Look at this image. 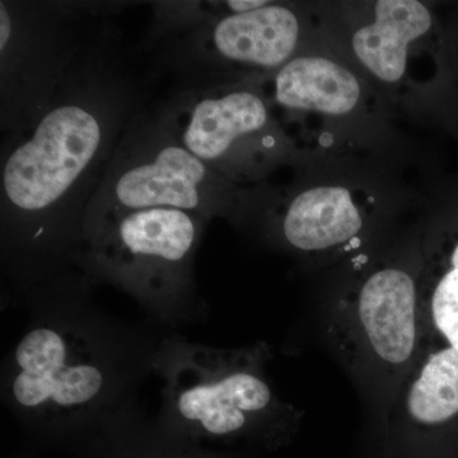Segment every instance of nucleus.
Here are the masks:
<instances>
[{
    "label": "nucleus",
    "mask_w": 458,
    "mask_h": 458,
    "mask_svg": "<svg viewBox=\"0 0 458 458\" xmlns=\"http://www.w3.org/2000/svg\"><path fill=\"white\" fill-rule=\"evenodd\" d=\"M143 106L144 83L106 27L32 125L3 141L7 236L27 249L83 241L90 201Z\"/></svg>",
    "instance_id": "nucleus-1"
},
{
    "label": "nucleus",
    "mask_w": 458,
    "mask_h": 458,
    "mask_svg": "<svg viewBox=\"0 0 458 458\" xmlns=\"http://www.w3.org/2000/svg\"><path fill=\"white\" fill-rule=\"evenodd\" d=\"M113 3L0 2V128L38 119L93 40Z\"/></svg>",
    "instance_id": "nucleus-2"
},
{
    "label": "nucleus",
    "mask_w": 458,
    "mask_h": 458,
    "mask_svg": "<svg viewBox=\"0 0 458 458\" xmlns=\"http://www.w3.org/2000/svg\"><path fill=\"white\" fill-rule=\"evenodd\" d=\"M229 199L228 181L183 147L153 108L143 106L87 209L83 242L122 214L177 208L210 219L227 208Z\"/></svg>",
    "instance_id": "nucleus-3"
},
{
    "label": "nucleus",
    "mask_w": 458,
    "mask_h": 458,
    "mask_svg": "<svg viewBox=\"0 0 458 458\" xmlns=\"http://www.w3.org/2000/svg\"><path fill=\"white\" fill-rule=\"evenodd\" d=\"M300 38V21L284 5L214 18L191 31L156 42L155 66L174 72L181 89H195L221 63L276 69L288 63Z\"/></svg>",
    "instance_id": "nucleus-4"
},
{
    "label": "nucleus",
    "mask_w": 458,
    "mask_h": 458,
    "mask_svg": "<svg viewBox=\"0 0 458 458\" xmlns=\"http://www.w3.org/2000/svg\"><path fill=\"white\" fill-rule=\"evenodd\" d=\"M208 219L177 208H150L116 216L84 241L99 269L134 288L182 284Z\"/></svg>",
    "instance_id": "nucleus-5"
},
{
    "label": "nucleus",
    "mask_w": 458,
    "mask_h": 458,
    "mask_svg": "<svg viewBox=\"0 0 458 458\" xmlns=\"http://www.w3.org/2000/svg\"><path fill=\"white\" fill-rule=\"evenodd\" d=\"M153 110L183 147L227 181L245 165V153L255 156L254 144L276 146L269 108L254 90L179 89Z\"/></svg>",
    "instance_id": "nucleus-6"
},
{
    "label": "nucleus",
    "mask_w": 458,
    "mask_h": 458,
    "mask_svg": "<svg viewBox=\"0 0 458 458\" xmlns=\"http://www.w3.org/2000/svg\"><path fill=\"white\" fill-rule=\"evenodd\" d=\"M14 363L12 394L31 411H78L105 386L104 370L86 342L59 328L30 331L18 344Z\"/></svg>",
    "instance_id": "nucleus-7"
},
{
    "label": "nucleus",
    "mask_w": 458,
    "mask_h": 458,
    "mask_svg": "<svg viewBox=\"0 0 458 458\" xmlns=\"http://www.w3.org/2000/svg\"><path fill=\"white\" fill-rule=\"evenodd\" d=\"M174 388L177 415L212 436H228L246 426L249 415L270 405L269 386L254 373L213 375L200 367L181 370Z\"/></svg>",
    "instance_id": "nucleus-8"
},
{
    "label": "nucleus",
    "mask_w": 458,
    "mask_h": 458,
    "mask_svg": "<svg viewBox=\"0 0 458 458\" xmlns=\"http://www.w3.org/2000/svg\"><path fill=\"white\" fill-rule=\"evenodd\" d=\"M417 292L403 270L373 274L361 288L358 311L370 346L382 360L403 364L417 342Z\"/></svg>",
    "instance_id": "nucleus-9"
},
{
    "label": "nucleus",
    "mask_w": 458,
    "mask_h": 458,
    "mask_svg": "<svg viewBox=\"0 0 458 458\" xmlns=\"http://www.w3.org/2000/svg\"><path fill=\"white\" fill-rule=\"evenodd\" d=\"M376 21L352 38L355 55L379 80L394 83L403 77L410 42L426 35L432 16L417 0H379Z\"/></svg>",
    "instance_id": "nucleus-10"
},
{
    "label": "nucleus",
    "mask_w": 458,
    "mask_h": 458,
    "mask_svg": "<svg viewBox=\"0 0 458 458\" xmlns=\"http://www.w3.org/2000/svg\"><path fill=\"white\" fill-rule=\"evenodd\" d=\"M360 98L355 75L324 57H295L274 78V99L280 106L344 114L357 106Z\"/></svg>",
    "instance_id": "nucleus-11"
},
{
    "label": "nucleus",
    "mask_w": 458,
    "mask_h": 458,
    "mask_svg": "<svg viewBox=\"0 0 458 458\" xmlns=\"http://www.w3.org/2000/svg\"><path fill=\"white\" fill-rule=\"evenodd\" d=\"M363 221L344 188L307 190L289 205L283 233L295 249L325 250L357 236Z\"/></svg>",
    "instance_id": "nucleus-12"
},
{
    "label": "nucleus",
    "mask_w": 458,
    "mask_h": 458,
    "mask_svg": "<svg viewBox=\"0 0 458 458\" xmlns=\"http://www.w3.org/2000/svg\"><path fill=\"white\" fill-rule=\"evenodd\" d=\"M408 410L423 424L447 421L458 412V349L433 354L409 391Z\"/></svg>",
    "instance_id": "nucleus-13"
},
{
    "label": "nucleus",
    "mask_w": 458,
    "mask_h": 458,
    "mask_svg": "<svg viewBox=\"0 0 458 458\" xmlns=\"http://www.w3.org/2000/svg\"><path fill=\"white\" fill-rule=\"evenodd\" d=\"M432 312L437 328L458 349V269L445 274L437 285Z\"/></svg>",
    "instance_id": "nucleus-14"
},
{
    "label": "nucleus",
    "mask_w": 458,
    "mask_h": 458,
    "mask_svg": "<svg viewBox=\"0 0 458 458\" xmlns=\"http://www.w3.org/2000/svg\"><path fill=\"white\" fill-rule=\"evenodd\" d=\"M452 265H454V269H458V246L452 255Z\"/></svg>",
    "instance_id": "nucleus-15"
}]
</instances>
